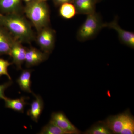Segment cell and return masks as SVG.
<instances>
[{
  "instance_id": "ba28073f",
  "label": "cell",
  "mask_w": 134,
  "mask_h": 134,
  "mask_svg": "<svg viewBox=\"0 0 134 134\" xmlns=\"http://www.w3.org/2000/svg\"><path fill=\"white\" fill-rule=\"evenodd\" d=\"M26 50L21 42L15 38L12 44L10 56L13 59V63L16 65L18 69H21V66L25 61Z\"/></svg>"
},
{
  "instance_id": "7c38bea8",
  "label": "cell",
  "mask_w": 134,
  "mask_h": 134,
  "mask_svg": "<svg viewBox=\"0 0 134 134\" xmlns=\"http://www.w3.org/2000/svg\"><path fill=\"white\" fill-rule=\"evenodd\" d=\"M34 96L36 99L31 104L30 108L27 111V115L30 116L33 121L37 122L44 108V102L39 95L34 94Z\"/></svg>"
},
{
  "instance_id": "d6986e66",
  "label": "cell",
  "mask_w": 134,
  "mask_h": 134,
  "mask_svg": "<svg viewBox=\"0 0 134 134\" xmlns=\"http://www.w3.org/2000/svg\"><path fill=\"white\" fill-rule=\"evenodd\" d=\"M12 64L7 60L0 58V76L2 75L6 76L10 80H11V77L9 74L8 71V67Z\"/></svg>"
},
{
  "instance_id": "52a82bcc",
  "label": "cell",
  "mask_w": 134,
  "mask_h": 134,
  "mask_svg": "<svg viewBox=\"0 0 134 134\" xmlns=\"http://www.w3.org/2000/svg\"><path fill=\"white\" fill-rule=\"evenodd\" d=\"M50 121L66 132L67 134H77L80 133L78 129L62 112L53 113L51 115Z\"/></svg>"
},
{
  "instance_id": "d4e9b609",
  "label": "cell",
  "mask_w": 134,
  "mask_h": 134,
  "mask_svg": "<svg viewBox=\"0 0 134 134\" xmlns=\"http://www.w3.org/2000/svg\"><path fill=\"white\" fill-rule=\"evenodd\" d=\"M1 14H0V16H1Z\"/></svg>"
},
{
  "instance_id": "44dd1931",
  "label": "cell",
  "mask_w": 134,
  "mask_h": 134,
  "mask_svg": "<svg viewBox=\"0 0 134 134\" xmlns=\"http://www.w3.org/2000/svg\"><path fill=\"white\" fill-rule=\"evenodd\" d=\"M74 0H54V4L56 6H60L63 3H73Z\"/></svg>"
},
{
  "instance_id": "4fadbf2b",
  "label": "cell",
  "mask_w": 134,
  "mask_h": 134,
  "mask_svg": "<svg viewBox=\"0 0 134 134\" xmlns=\"http://www.w3.org/2000/svg\"><path fill=\"white\" fill-rule=\"evenodd\" d=\"M32 72L31 70H24L17 79L16 82L22 90L34 95V93L31 90Z\"/></svg>"
},
{
  "instance_id": "7402d4cb",
  "label": "cell",
  "mask_w": 134,
  "mask_h": 134,
  "mask_svg": "<svg viewBox=\"0 0 134 134\" xmlns=\"http://www.w3.org/2000/svg\"><path fill=\"white\" fill-rule=\"evenodd\" d=\"M24 1H25L26 2H29L31 0H24Z\"/></svg>"
},
{
  "instance_id": "6da1fadb",
  "label": "cell",
  "mask_w": 134,
  "mask_h": 134,
  "mask_svg": "<svg viewBox=\"0 0 134 134\" xmlns=\"http://www.w3.org/2000/svg\"><path fill=\"white\" fill-rule=\"evenodd\" d=\"M0 25L11 33L20 42L29 43L34 38V34L30 24L18 13L0 16Z\"/></svg>"
},
{
  "instance_id": "ffe728a7",
  "label": "cell",
  "mask_w": 134,
  "mask_h": 134,
  "mask_svg": "<svg viewBox=\"0 0 134 134\" xmlns=\"http://www.w3.org/2000/svg\"><path fill=\"white\" fill-rule=\"evenodd\" d=\"M12 82L9 81L7 82L0 85V99H4L6 97L5 95V91L12 84Z\"/></svg>"
},
{
  "instance_id": "603a6c76",
  "label": "cell",
  "mask_w": 134,
  "mask_h": 134,
  "mask_svg": "<svg viewBox=\"0 0 134 134\" xmlns=\"http://www.w3.org/2000/svg\"><path fill=\"white\" fill-rule=\"evenodd\" d=\"M100 1H101V0H96L97 2H100Z\"/></svg>"
},
{
  "instance_id": "9c48e42d",
  "label": "cell",
  "mask_w": 134,
  "mask_h": 134,
  "mask_svg": "<svg viewBox=\"0 0 134 134\" xmlns=\"http://www.w3.org/2000/svg\"><path fill=\"white\" fill-rule=\"evenodd\" d=\"M48 54L41 52L37 48L31 47L26 49L25 62L27 68L38 65L48 58Z\"/></svg>"
},
{
  "instance_id": "3957f363",
  "label": "cell",
  "mask_w": 134,
  "mask_h": 134,
  "mask_svg": "<svg viewBox=\"0 0 134 134\" xmlns=\"http://www.w3.org/2000/svg\"><path fill=\"white\" fill-rule=\"evenodd\" d=\"M104 23L99 14L95 12L87 15L86 20L77 32L76 38L81 42L94 38L104 28Z\"/></svg>"
},
{
  "instance_id": "8fae6325",
  "label": "cell",
  "mask_w": 134,
  "mask_h": 134,
  "mask_svg": "<svg viewBox=\"0 0 134 134\" xmlns=\"http://www.w3.org/2000/svg\"><path fill=\"white\" fill-rule=\"evenodd\" d=\"M96 0H74L77 14L88 15L96 12Z\"/></svg>"
},
{
  "instance_id": "5bb4252c",
  "label": "cell",
  "mask_w": 134,
  "mask_h": 134,
  "mask_svg": "<svg viewBox=\"0 0 134 134\" xmlns=\"http://www.w3.org/2000/svg\"><path fill=\"white\" fill-rule=\"evenodd\" d=\"M21 0H0V10L6 14L18 13Z\"/></svg>"
},
{
  "instance_id": "277c9868",
  "label": "cell",
  "mask_w": 134,
  "mask_h": 134,
  "mask_svg": "<svg viewBox=\"0 0 134 134\" xmlns=\"http://www.w3.org/2000/svg\"><path fill=\"white\" fill-rule=\"evenodd\" d=\"M103 122L113 133H134V117L129 112L110 116Z\"/></svg>"
},
{
  "instance_id": "8992f818",
  "label": "cell",
  "mask_w": 134,
  "mask_h": 134,
  "mask_svg": "<svg viewBox=\"0 0 134 134\" xmlns=\"http://www.w3.org/2000/svg\"><path fill=\"white\" fill-rule=\"evenodd\" d=\"M104 28L113 29L117 32L120 42L131 48H134V33L122 29L119 25L118 18L115 17L113 21L110 23H104Z\"/></svg>"
},
{
  "instance_id": "e0dca14e",
  "label": "cell",
  "mask_w": 134,
  "mask_h": 134,
  "mask_svg": "<svg viewBox=\"0 0 134 134\" xmlns=\"http://www.w3.org/2000/svg\"><path fill=\"white\" fill-rule=\"evenodd\" d=\"M86 134H111V131L104 122L94 125L85 133Z\"/></svg>"
},
{
  "instance_id": "9a60e30c",
  "label": "cell",
  "mask_w": 134,
  "mask_h": 134,
  "mask_svg": "<svg viewBox=\"0 0 134 134\" xmlns=\"http://www.w3.org/2000/svg\"><path fill=\"white\" fill-rule=\"evenodd\" d=\"M27 98L22 97L20 98L11 99L7 97L3 99L5 101V107L18 112L23 113L25 107L28 103L26 101Z\"/></svg>"
},
{
  "instance_id": "ac0fdd59",
  "label": "cell",
  "mask_w": 134,
  "mask_h": 134,
  "mask_svg": "<svg viewBox=\"0 0 134 134\" xmlns=\"http://www.w3.org/2000/svg\"><path fill=\"white\" fill-rule=\"evenodd\" d=\"M40 134H67L65 131L52 121L43 127L40 132Z\"/></svg>"
},
{
  "instance_id": "cb8c5ba5",
  "label": "cell",
  "mask_w": 134,
  "mask_h": 134,
  "mask_svg": "<svg viewBox=\"0 0 134 134\" xmlns=\"http://www.w3.org/2000/svg\"><path fill=\"white\" fill-rule=\"evenodd\" d=\"M41 1H43L46 2V1H47V0H41Z\"/></svg>"
},
{
  "instance_id": "30bf717a",
  "label": "cell",
  "mask_w": 134,
  "mask_h": 134,
  "mask_svg": "<svg viewBox=\"0 0 134 134\" xmlns=\"http://www.w3.org/2000/svg\"><path fill=\"white\" fill-rule=\"evenodd\" d=\"M5 28L0 25V55H10L15 38Z\"/></svg>"
},
{
  "instance_id": "7a4b0ae2",
  "label": "cell",
  "mask_w": 134,
  "mask_h": 134,
  "mask_svg": "<svg viewBox=\"0 0 134 134\" xmlns=\"http://www.w3.org/2000/svg\"><path fill=\"white\" fill-rule=\"evenodd\" d=\"M26 16L38 32L50 23V10L46 2L31 0L25 8Z\"/></svg>"
},
{
  "instance_id": "5b68a950",
  "label": "cell",
  "mask_w": 134,
  "mask_h": 134,
  "mask_svg": "<svg viewBox=\"0 0 134 134\" xmlns=\"http://www.w3.org/2000/svg\"><path fill=\"white\" fill-rule=\"evenodd\" d=\"M37 41L38 45L44 52L49 54L54 46L55 32L48 26L38 32Z\"/></svg>"
},
{
  "instance_id": "2e32d148",
  "label": "cell",
  "mask_w": 134,
  "mask_h": 134,
  "mask_svg": "<svg viewBox=\"0 0 134 134\" xmlns=\"http://www.w3.org/2000/svg\"><path fill=\"white\" fill-rule=\"evenodd\" d=\"M59 14L63 18L70 19L77 14L76 10L73 3H66L60 5Z\"/></svg>"
}]
</instances>
